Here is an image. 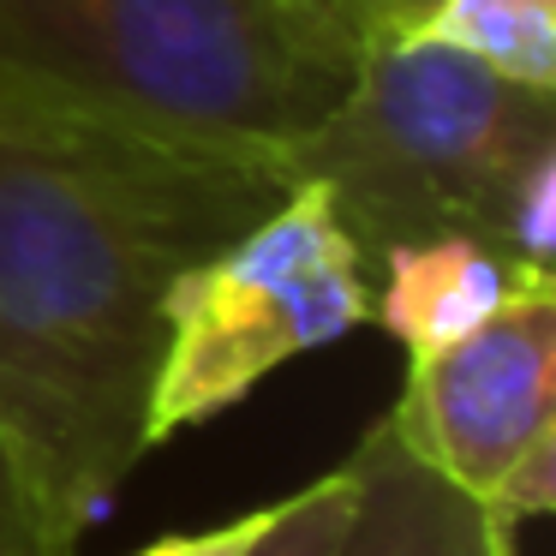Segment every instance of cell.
<instances>
[{
    "label": "cell",
    "mask_w": 556,
    "mask_h": 556,
    "mask_svg": "<svg viewBox=\"0 0 556 556\" xmlns=\"http://www.w3.org/2000/svg\"><path fill=\"white\" fill-rule=\"evenodd\" d=\"M532 281H551V276L515 269L508 257H496L479 240L437 233V240H413L377 257L371 324H383L407 353H425V348L467 336L472 324H484L496 305H508Z\"/></svg>",
    "instance_id": "52a82bcc"
},
{
    "label": "cell",
    "mask_w": 556,
    "mask_h": 556,
    "mask_svg": "<svg viewBox=\"0 0 556 556\" xmlns=\"http://www.w3.org/2000/svg\"><path fill=\"white\" fill-rule=\"evenodd\" d=\"M353 73L300 0H0V78L222 156L281 162Z\"/></svg>",
    "instance_id": "3957f363"
},
{
    "label": "cell",
    "mask_w": 556,
    "mask_h": 556,
    "mask_svg": "<svg viewBox=\"0 0 556 556\" xmlns=\"http://www.w3.org/2000/svg\"><path fill=\"white\" fill-rule=\"evenodd\" d=\"M348 467L359 496L341 556H515V527H503L455 479L425 467L389 419L359 437Z\"/></svg>",
    "instance_id": "8992f818"
},
{
    "label": "cell",
    "mask_w": 556,
    "mask_h": 556,
    "mask_svg": "<svg viewBox=\"0 0 556 556\" xmlns=\"http://www.w3.org/2000/svg\"><path fill=\"white\" fill-rule=\"evenodd\" d=\"M312 18H324L348 49H377V42L413 37L419 18L431 13V0H300Z\"/></svg>",
    "instance_id": "8fae6325"
},
{
    "label": "cell",
    "mask_w": 556,
    "mask_h": 556,
    "mask_svg": "<svg viewBox=\"0 0 556 556\" xmlns=\"http://www.w3.org/2000/svg\"><path fill=\"white\" fill-rule=\"evenodd\" d=\"M269 508H252V515H233L222 520V527H198V532H174V539H156L144 544L138 556H240L245 544L257 539V527H264Z\"/></svg>",
    "instance_id": "7c38bea8"
},
{
    "label": "cell",
    "mask_w": 556,
    "mask_h": 556,
    "mask_svg": "<svg viewBox=\"0 0 556 556\" xmlns=\"http://www.w3.org/2000/svg\"><path fill=\"white\" fill-rule=\"evenodd\" d=\"M348 228L365 276L413 240H479L551 276L556 252V90H527L425 37L359 54L348 97L281 156Z\"/></svg>",
    "instance_id": "7a4b0ae2"
},
{
    "label": "cell",
    "mask_w": 556,
    "mask_h": 556,
    "mask_svg": "<svg viewBox=\"0 0 556 556\" xmlns=\"http://www.w3.org/2000/svg\"><path fill=\"white\" fill-rule=\"evenodd\" d=\"M556 407V281H532L484 324L443 348L407 353L401 401L383 413L395 437L484 496L503 467L544 431Z\"/></svg>",
    "instance_id": "5b68a950"
},
{
    "label": "cell",
    "mask_w": 556,
    "mask_h": 556,
    "mask_svg": "<svg viewBox=\"0 0 556 556\" xmlns=\"http://www.w3.org/2000/svg\"><path fill=\"white\" fill-rule=\"evenodd\" d=\"M288 192L281 162L0 78V448L42 556H73L150 455L168 281Z\"/></svg>",
    "instance_id": "6da1fadb"
},
{
    "label": "cell",
    "mask_w": 556,
    "mask_h": 556,
    "mask_svg": "<svg viewBox=\"0 0 556 556\" xmlns=\"http://www.w3.org/2000/svg\"><path fill=\"white\" fill-rule=\"evenodd\" d=\"M0 556H42L37 527H30V508H25V496H18V479H13L7 448H0Z\"/></svg>",
    "instance_id": "4fadbf2b"
},
{
    "label": "cell",
    "mask_w": 556,
    "mask_h": 556,
    "mask_svg": "<svg viewBox=\"0 0 556 556\" xmlns=\"http://www.w3.org/2000/svg\"><path fill=\"white\" fill-rule=\"evenodd\" d=\"M371 324V276L317 186H293L233 245L198 257L162 293L150 448L228 413L269 371Z\"/></svg>",
    "instance_id": "277c9868"
},
{
    "label": "cell",
    "mask_w": 556,
    "mask_h": 556,
    "mask_svg": "<svg viewBox=\"0 0 556 556\" xmlns=\"http://www.w3.org/2000/svg\"><path fill=\"white\" fill-rule=\"evenodd\" d=\"M503 527H520V520H544L556 503V425H544L527 448L503 467V479L479 496Z\"/></svg>",
    "instance_id": "30bf717a"
},
{
    "label": "cell",
    "mask_w": 556,
    "mask_h": 556,
    "mask_svg": "<svg viewBox=\"0 0 556 556\" xmlns=\"http://www.w3.org/2000/svg\"><path fill=\"white\" fill-rule=\"evenodd\" d=\"M413 37L443 42L527 90H556V0H431Z\"/></svg>",
    "instance_id": "ba28073f"
},
{
    "label": "cell",
    "mask_w": 556,
    "mask_h": 556,
    "mask_svg": "<svg viewBox=\"0 0 556 556\" xmlns=\"http://www.w3.org/2000/svg\"><path fill=\"white\" fill-rule=\"evenodd\" d=\"M353 496H359L353 467L324 472L305 491H293L288 503L269 508L257 539L240 556H341V539H348V520H353Z\"/></svg>",
    "instance_id": "9c48e42d"
}]
</instances>
